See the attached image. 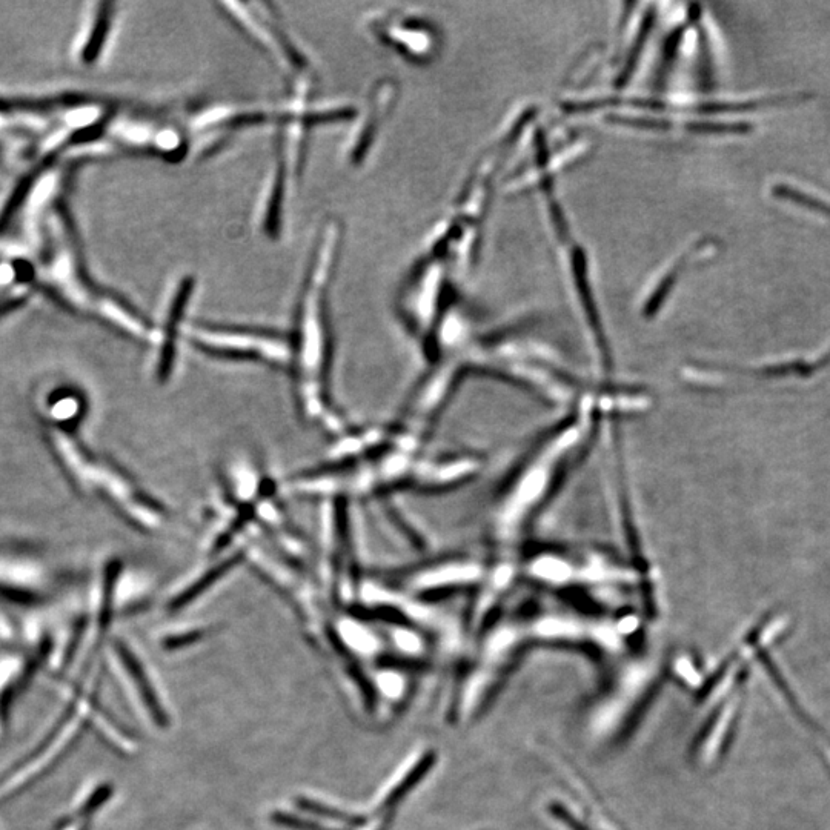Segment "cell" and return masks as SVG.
I'll return each mask as SVG.
<instances>
[{
	"mask_svg": "<svg viewBox=\"0 0 830 830\" xmlns=\"http://www.w3.org/2000/svg\"><path fill=\"white\" fill-rule=\"evenodd\" d=\"M340 243V223L337 220L323 223L303 286L296 334L291 337L293 356L289 365L294 403L300 419L308 423H322L337 437L348 431L345 420L332 408L329 396L332 339L326 296Z\"/></svg>",
	"mask_w": 830,
	"mask_h": 830,
	"instance_id": "obj_1",
	"label": "cell"
},
{
	"mask_svg": "<svg viewBox=\"0 0 830 830\" xmlns=\"http://www.w3.org/2000/svg\"><path fill=\"white\" fill-rule=\"evenodd\" d=\"M585 419L586 415L578 414L574 422L552 432L512 475L492 509V534L497 545L511 549L548 502L569 460L586 440L589 425Z\"/></svg>",
	"mask_w": 830,
	"mask_h": 830,
	"instance_id": "obj_2",
	"label": "cell"
},
{
	"mask_svg": "<svg viewBox=\"0 0 830 830\" xmlns=\"http://www.w3.org/2000/svg\"><path fill=\"white\" fill-rule=\"evenodd\" d=\"M191 345L219 359L246 360L274 368H289L293 345L289 337L266 329L193 323L183 328Z\"/></svg>",
	"mask_w": 830,
	"mask_h": 830,
	"instance_id": "obj_3",
	"label": "cell"
},
{
	"mask_svg": "<svg viewBox=\"0 0 830 830\" xmlns=\"http://www.w3.org/2000/svg\"><path fill=\"white\" fill-rule=\"evenodd\" d=\"M83 494L99 495L140 532L159 534L170 526V511L110 460L94 459Z\"/></svg>",
	"mask_w": 830,
	"mask_h": 830,
	"instance_id": "obj_4",
	"label": "cell"
},
{
	"mask_svg": "<svg viewBox=\"0 0 830 830\" xmlns=\"http://www.w3.org/2000/svg\"><path fill=\"white\" fill-rule=\"evenodd\" d=\"M348 505V500H323L320 506L317 569L319 578L328 583L331 594L337 598L343 589L356 591L362 585L352 552Z\"/></svg>",
	"mask_w": 830,
	"mask_h": 830,
	"instance_id": "obj_5",
	"label": "cell"
},
{
	"mask_svg": "<svg viewBox=\"0 0 830 830\" xmlns=\"http://www.w3.org/2000/svg\"><path fill=\"white\" fill-rule=\"evenodd\" d=\"M193 277H182L166 299L162 325L156 328L154 346L157 348L156 376L160 383L170 382L176 368L177 339L182 332L186 306L193 297Z\"/></svg>",
	"mask_w": 830,
	"mask_h": 830,
	"instance_id": "obj_6",
	"label": "cell"
},
{
	"mask_svg": "<svg viewBox=\"0 0 830 830\" xmlns=\"http://www.w3.org/2000/svg\"><path fill=\"white\" fill-rule=\"evenodd\" d=\"M230 16L237 24L256 40L257 44L268 51L277 64L289 73L303 74L305 62L303 56L291 45L285 34L274 25L269 14L254 10L253 5L225 4Z\"/></svg>",
	"mask_w": 830,
	"mask_h": 830,
	"instance_id": "obj_7",
	"label": "cell"
},
{
	"mask_svg": "<svg viewBox=\"0 0 830 830\" xmlns=\"http://www.w3.org/2000/svg\"><path fill=\"white\" fill-rule=\"evenodd\" d=\"M403 585L420 589V592H437V589L469 586L486 578V568L472 558H448L408 569L402 575Z\"/></svg>",
	"mask_w": 830,
	"mask_h": 830,
	"instance_id": "obj_8",
	"label": "cell"
},
{
	"mask_svg": "<svg viewBox=\"0 0 830 830\" xmlns=\"http://www.w3.org/2000/svg\"><path fill=\"white\" fill-rule=\"evenodd\" d=\"M50 581L47 566L39 558L0 551V591L34 595Z\"/></svg>",
	"mask_w": 830,
	"mask_h": 830,
	"instance_id": "obj_9",
	"label": "cell"
},
{
	"mask_svg": "<svg viewBox=\"0 0 830 830\" xmlns=\"http://www.w3.org/2000/svg\"><path fill=\"white\" fill-rule=\"evenodd\" d=\"M242 562H245V558H243L242 552L239 549L228 552V554L225 552V554L217 555V558L214 557L213 563L210 566H206L202 571L196 572L193 577H190L193 578V581L186 583L182 591L174 594V597L170 600L168 609L171 612H177L182 611L186 606H190L194 600H197L200 595L205 594L208 589L213 588L223 577L230 575L237 568V565Z\"/></svg>",
	"mask_w": 830,
	"mask_h": 830,
	"instance_id": "obj_10",
	"label": "cell"
},
{
	"mask_svg": "<svg viewBox=\"0 0 830 830\" xmlns=\"http://www.w3.org/2000/svg\"><path fill=\"white\" fill-rule=\"evenodd\" d=\"M114 649H116V654L119 655L120 661H122L125 669L133 677L134 683H136L137 689H139L140 695H142L143 703L147 706L157 726L162 729L168 728V724H170L168 715L163 711L159 697H157L156 691L151 686L150 680H148L147 674L143 671L142 664L139 663L136 655L122 641L114 643Z\"/></svg>",
	"mask_w": 830,
	"mask_h": 830,
	"instance_id": "obj_11",
	"label": "cell"
},
{
	"mask_svg": "<svg viewBox=\"0 0 830 830\" xmlns=\"http://www.w3.org/2000/svg\"><path fill=\"white\" fill-rule=\"evenodd\" d=\"M82 396L74 391H59L47 402H42V417L45 425L59 426V428L77 429L83 417Z\"/></svg>",
	"mask_w": 830,
	"mask_h": 830,
	"instance_id": "obj_12",
	"label": "cell"
},
{
	"mask_svg": "<svg viewBox=\"0 0 830 830\" xmlns=\"http://www.w3.org/2000/svg\"><path fill=\"white\" fill-rule=\"evenodd\" d=\"M391 85L385 83L379 88L376 100H372L371 114L368 119L363 120L362 125L357 128L356 134L352 139H349L348 154L352 162H360L366 151L369 150V145L372 142V134L377 131L380 125V120L383 117V111L389 110V103H391Z\"/></svg>",
	"mask_w": 830,
	"mask_h": 830,
	"instance_id": "obj_13",
	"label": "cell"
},
{
	"mask_svg": "<svg viewBox=\"0 0 830 830\" xmlns=\"http://www.w3.org/2000/svg\"><path fill=\"white\" fill-rule=\"evenodd\" d=\"M286 168L280 165L273 176L269 179L268 186L265 188L263 194L262 210H260V220H262L263 231L269 236H276L280 230V216H282L283 197H285V182H286Z\"/></svg>",
	"mask_w": 830,
	"mask_h": 830,
	"instance_id": "obj_14",
	"label": "cell"
},
{
	"mask_svg": "<svg viewBox=\"0 0 830 830\" xmlns=\"http://www.w3.org/2000/svg\"><path fill=\"white\" fill-rule=\"evenodd\" d=\"M94 17H91L90 27H88L87 37L83 39L80 45V56L85 62L96 60L102 51L103 42L107 40L108 33H110L111 25V11L110 5H100L99 10L94 11Z\"/></svg>",
	"mask_w": 830,
	"mask_h": 830,
	"instance_id": "obj_15",
	"label": "cell"
},
{
	"mask_svg": "<svg viewBox=\"0 0 830 830\" xmlns=\"http://www.w3.org/2000/svg\"><path fill=\"white\" fill-rule=\"evenodd\" d=\"M772 193L778 199L797 203V205L804 206V208H809V210L817 211V213L830 217V203L823 202V200L817 199V197L811 196V194L803 193V191L792 188V186L786 185V183H777L772 188Z\"/></svg>",
	"mask_w": 830,
	"mask_h": 830,
	"instance_id": "obj_16",
	"label": "cell"
},
{
	"mask_svg": "<svg viewBox=\"0 0 830 830\" xmlns=\"http://www.w3.org/2000/svg\"><path fill=\"white\" fill-rule=\"evenodd\" d=\"M296 804L303 811L311 812V814L319 815V817L328 818V820L340 821V823L348 824V826L359 827L365 823V818L346 814V812L339 811L336 807L325 806V804L308 800V798H297Z\"/></svg>",
	"mask_w": 830,
	"mask_h": 830,
	"instance_id": "obj_17",
	"label": "cell"
},
{
	"mask_svg": "<svg viewBox=\"0 0 830 830\" xmlns=\"http://www.w3.org/2000/svg\"><path fill=\"white\" fill-rule=\"evenodd\" d=\"M694 133H749L754 130L749 122H691L686 125Z\"/></svg>",
	"mask_w": 830,
	"mask_h": 830,
	"instance_id": "obj_18",
	"label": "cell"
},
{
	"mask_svg": "<svg viewBox=\"0 0 830 830\" xmlns=\"http://www.w3.org/2000/svg\"><path fill=\"white\" fill-rule=\"evenodd\" d=\"M431 763V757L420 761L419 766L415 767L414 772H411V774H409L408 777L402 781V784H399V786L391 792V795L386 798L385 806L391 807L394 806V804L399 803V801L402 800V798L405 797L409 791H411L412 786L419 783L420 778L428 772L429 767H431Z\"/></svg>",
	"mask_w": 830,
	"mask_h": 830,
	"instance_id": "obj_19",
	"label": "cell"
},
{
	"mask_svg": "<svg viewBox=\"0 0 830 830\" xmlns=\"http://www.w3.org/2000/svg\"><path fill=\"white\" fill-rule=\"evenodd\" d=\"M273 821L279 826L288 827L293 830H334L326 829L314 821L305 820V818L294 817V815L283 814V812H276L273 814Z\"/></svg>",
	"mask_w": 830,
	"mask_h": 830,
	"instance_id": "obj_20",
	"label": "cell"
},
{
	"mask_svg": "<svg viewBox=\"0 0 830 830\" xmlns=\"http://www.w3.org/2000/svg\"><path fill=\"white\" fill-rule=\"evenodd\" d=\"M202 637H205V632L203 631H191L185 632V634L171 635V637L166 638L163 646L168 651H176V649L194 645L197 641L202 640Z\"/></svg>",
	"mask_w": 830,
	"mask_h": 830,
	"instance_id": "obj_21",
	"label": "cell"
},
{
	"mask_svg": "<svg viewBox=\"0 0 830 830\" xmlns=\"http://www.w3.org/2000/svg\"><path fill=\"white\" fill-rule=\"evenodd\" d=\"M349 672H351V677L359 684L360 691H362L363 697H365L366 706L369 709L374 708V704H376V692H374V688H372V684L369 683L366 675L357 666H351Z\"/></svg>",
	"mask_w": 830,
	"mask_h": 830,
	"instance_id": "obj_22",
	"label": "cell"
},
{
	"mask_svg": "<svg viewBox=\"0 0 830 830\" xmlns=\"http://www.w3.org/2000/svg\"><path fill=\"white\" fill-rule=\"evenodd\" d=\"M20 293H11V291H0V313L5 309L16 306L20 302Z\"/></svg>",
	"mask_w": 830,
	"mask_h": 830,
	"instance_id": "obj_23",
	"label": "cell"
}]
</instances>
